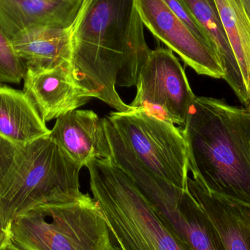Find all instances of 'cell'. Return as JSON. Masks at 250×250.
Here are the masks:
<instances>
[{"label":"cell","instance_id":"10","mask_svg":"<svg viewBox=\"0 0 250 250\" xmlns=\"http://www.w3.org/2000/svg\"><path fill=\"white\" fill-rule=\"evenodd\" d=\"M50 136L81 167L112 156L104 118L91 110L70 111L57 119Z\"/></svg>","mask_w":250,"mask_h":250},{"label":"cell","instance_id":"18","mask_svg":"<svg viewBox=\"0 0 250 250\" xmlns=\"http://www.w3.org/2000/svg\"><path fill=\"white\" fill-rule=\"evenodd\" d=\"M167 4V7L172 10L173 13L193 32L198 38L205 41L206 42L209 43V39L207 36L205 31L201 28V26L197 23L196 21L192 17L188 9L185 7L183 3L180 0H163ZM212 46V45H211Z\"/></svg>","mask_w":250,"mask_h":250},{"label":"cell","instance_id":"19","mask_svg":"<svg viewBox=\"0 0 250 250\" xmlns=\"http://www.w3.org/2000/svg\"><path fill=\"white\" fill-rule=\"evenodd\" d=\"M19 146L0 135V187L11 169Z\"/></svg>","mask_w":250,"mask_h":250},{"label":"cell","instance_id":"21","mask_svg":"<svg viewBox=\"0 0 250 250\" xmlns=\"http://www.w3.org/2000/svg\"><path fill=\"white\" fill-rule=\"evenodd\" d=\"M0 250H23L21 248H19V246L16 245L14 242L12 241L11 238L10 240L6 243V245L3 247Z\"/></svg>","mask_w":250,"mask_h":250},{"label":"cell","instance_id":"14","mask_svg":"<svg viewBox=\"0 0 250 250\" xmlns=\"http://www.w3.org/2000/svg\"><path fill=\"white\" fill-rule=\"evenodd\" d=\"M197 23L205 31L220 57L225 71L224 80L239 101L250 106V95L243 76L223 29L214 0H180Z\"/></svg>","mask_w":250,"mask_h":250},{"label":"cell","instance_id":"20","mask_svg":"<svg viewBox=\"0 0 250 250\" xmlns=\"http://www.w3.org/2000/svg\"><path fill=\"white\" fill-rule=\"evenodd\" d=\"M10 226L4 223L0 214V250L6 245L10 239Z\"/></svg>","mask_w":250,"mask_h":250},{"label":"cell","instance_id":"17","mask_svg":"<svg viewBox=\"0 0 250 250\" xmlns=\"http://www.w3.org/2000/svg\"><path fill=\"white\" fill-rule=\"evenodd\" d=\"M26 69L0 26V84L20 83L23 80Z\"/></svg>","mask_w":250,"mask_h":250},{"label":"cell","instance_id":"4","mask_svg":"<svg viewBox=\"0 0 250 250\" xmlns=\"http://www.w3.org/2000/svg\"><path fill=\"white\" fill-rule=\"evenodd\" d=\"M76 164L49 135L19 146L14 163L0 187V214L7 226L35 208L76 202L81 191Z\"/></svg>","mask_w":250,"mask_h":250},{"label":"cell","instance_id":"6","mask_svg":"<svg viewBox=\"0 0 250 250\" xmlns=\"http://www.w3.org/2000/svg\"><path fill=\"white\" fill-rule=\"evenodd\" d=\"M107 118L138 161L151 174L188 188V146L183 129L143 110L111 112Z\"/></svg>","mask_w":250,"mask_h":250},{"label":"cell","instance_id":"9","mask_svg":"<svg viewBox=\"0 0 250 250\" xmlns=\"http://www.w3.org/2000/svg\"><path fill=\"white\" fill-rule=\"evenodd\" d=\"M23 92L45 123L78 109L91 100L76 85L70 63L48 70L26 68Z\"/></svg>","mask_w":250,"mask_h":250},{"label":"cell","instance_id":"8","mask_svg":"<svg viewBox=\"0 0 250 250\" xmlns=\"http://www.w3.org/2000/svg\"><path fill=\"white\" fill-rule=\"evenodd\" d=\"M144 26L198 74L224 79L220 57L212 46L193 33L163 0H135Z\"/></svg>","mask_w":250,"mask_h":250},{"label":"cell","instance_id":"5","mask_svg":"<svg viewBox=\"0 0 250 250\" xmlns=\"http://www.w3.org/2000/svg\"><path fill=\"white\" fill-rule=\"evenodd\" d=\"M10 232L12 241L23 250H106L111 245L104 214L89 194L76 202L19 215Z\"/></svg>","mask_w":250,"mask_h":250},{"label":"cell","instance_id":"13","mask_svg":"<svg viewBox=\"0 0 250 250\" xmlns=\"http://www.w3.org/2000/svg\"><path fill=\"white\" fill-rule=\"evenodd\" d=\"M72 28H38L18 35L10 42L26 68L51 70L70 64Z\"/></svg>","mask_w":250,"mask_h":250},{"label":"cell","instance_id":"3","mask_svg":"<svg viewBox=\"0 0 250 250\" xmlns=\"http://www.w3.org/2000/svg\"><path fill=\"white\" fill-rule=\"evenodd\" d=\"M90 189L110 232L123 250H192L112 159L86 166Z\"/></svg>","mask_w":250,"mask_h":250},{"label":"cell","instance_id":"2","mask_svg":"<svg viewBox=\"0 0 250 250\" xmlns=\"http://www.w3.org/2000/svg\"><path fill=\"white\" fill-rule=\"evenodd\" d=\"M182 129L193 179L211 193L250 205V107L196 97Z\"/></svg>","mask_w":250,"mask_h":250},{"label":"cell","instance_id":"1","mask_svg":"<svg viewBox=\"0 0 250 250\" xmlns=\"http://www.w3.org/2000/svg\"><path fill=\"white\" fill-rule=\"evenodd\" d=\"M150 51L135 0H85L72 28L70 66L86 97L129 111L117 86H136Z\"/></svg>","mask_w":250,"mask_h":250},{"label":"cell","instance_id":"15","mask_svg":"<svg viewBox=\"0 0 250 250\" xmlns=\"http://www.w3.org/2000/svg\"><path fill=\"white\" fill-rule=\"evenodd\" d=\"M50 132L24 92L0 84V135L16 145L23 146Z\"/></svg>","mask_w":250,"mask_h":250},{"label":"cell","instance_id":"11","mask_svg":"<svg viewBox=\"0 0 250 250\" xmlns=\"http://www.w3.org/2000/svg\"><path fill=\"white\" fill-rule=\"evenodd\" d=\"M85 0H0V26L11 41L41 27L69 29Z\"/></svg>","mask_w":250,"mask_h":250},{"label":"cell","instance_id":"16","mask_svg":"<svg viewBox=\"0 0 250 250\" xmlns=\"http://www.w3.org/2000/svg\"><path fill=\"white\" fill-rule=\"evenodd\" d=\"M250 95V19L241 0H214Z\"/></svg>","mask_w":250,"mask_h":250},{"label":"cell","instance_id":"7","mask_svg":"<svg viewBox=\"0 0 250 250\" xmlns=\"http://www.w3.org/2000/svg\"><path fill=\"white\" fill-rule=\"evenodd\" d=\"M136 86L130 109L143 110L172 124L185 125L196 96L171 50L163 47L151 50Z\"/></svg>","mask_w":250,"mask_h":250},{"label":"cell","instance_id":"23","mask_svg":"<svg viewBox=\"0 0 250 250\" xmlns=\"http://www.w3.org/2000/svg\"><path fill=\"white\" fill-rule=\"evenodd\" d=\"M106 250H123L120 247H117L114 246V245H113L112 244H111V246L109 247V248H108Z\"/></svg>","mask_w":250,"mask_h":250},{"label":"cell","instance_id":"12","mask_svg":"<svg viewBox=\"0 0 250 250\" xmlns=\"http://www.w3.org/2000/svg\"><path fill=\"white\" fill-rule=\"evenodd\" d=\"M188 189L214 225L226 250H250V205L210 192L193 178Z\"/></svg>","mask_w":250,"mask_h":250},{"label":"cell","instance_id":"22","mask_svg":"<svg viewBox=\"0 0 250 250\" xmlns=\"http://www.w3.org/2000/svg\"><path fill=\"white\" fill-rule=\"evenodd\" d=\"M241 1H242L244 7L246 10L247 14L250 19V0H241Z\"/></svg>","mask_w":250,"mask_h":250}]
</instances>
